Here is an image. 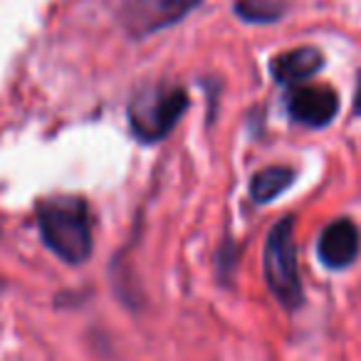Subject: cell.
<instances>
[{"label": "cell", "instance_id": "7a4b0ae2", "mask_svg": "<svg viewBox=\"0 0 361 361\" xmlns=\"http://www.w3.org/2000/svg\"><path fill=\"white\" fill-rule=\"evenodd\" d=\"M262 270H265L267 287L277 297V302L287 310H297L302 305V280L292 218H282L272 226L262 250Z\"/></svg>", "mask_w": 361, "mask_h": 361}, {"label": "cell", "instance_id": "277c9868", "mask_svg": "<svg viewBox=\"0 0 361 361\" xmlns=\"http://www.w3.org/2000/svg\"><path fill=\"white\" fill-rule=\"evenodd\" d=\"M198 3L201 0H129L124 8V23L131 35L146 37L183 20V16Z\"/></svg>", "mask_w": 361, "mask_h": 361}, {"label": "cell", "instance_id": "9c48e42d", "mask_svg": "<svg viewBox=\"0 0 361 361\" xmlns=\"http://www.w3.org/2000/svg\"><path fill=\"white\" fill-rule=\"evenodd\" d=\"M235 13L245 23H275L285 13V8L275 0H238Z\"/></svg>", "mask_w": 361, "mask_h": 361}, {"label": "cell", "instance_id": "30bf717a", "mask_svg": "<svg viewBox=\"0 0 361 361\" xmlns=\"http://www.w3.org/2000/svg\"><path fill=\"white\" fill-rule=\"evenodd\" d=\"M354 111H356V116H361V72H359V80H356V92H354Z\"/></svg>", "mask_w": 361, "mask_h": 361}, {"label": "cell", "instance_id": "52a82bcc", "mask_svg": "<svg viewBox=\"0 0 361 361\" xmlns=\"http://www.w3.org/2000/svg\"><path fill=\"white\" fill-rule=\"evenodd\" d=\"M324 65V57L317 47H295L272 60L270 70L277 85L302 87L310 77H314Z\"/></svg>", "mask_w": 361, "mask_h": 361}, {"label": "cell", "instance_id": "6da1fadb", "mask_svg": "<svg viewBox=\"0 0 361 361\" xmlns=\"http://www.w3.org/2000/svg\"><path fill=\"white\" fill-rule=\"evenodd\" d=\"M42 243L60 260L80 265L92 255V218L80 196H50L37 206Z\"/></svg>", "mask_w": 361, "mask_h": 361}, {"label": "cell", "instance_id": "ba28073f", "mask_svg": "<svg viewBox=\"0 0 361 361\" xmlns=\"http://www.w3.org/2000/svg\"><path fill=\"white\" fill-rule=\"evenodd\" d=\"M295 180V171L287 166H267V169L257 171L250 180V198L257 206L275 201L280 193H285Z\"/></svg>", "mask_w": 361, "mask_h": 361}, {"label": "cell", "instance_id": "5b68a950", "mask_svg": "<svg viewBox=\"0 0 361 361\" xmlns=\"http://www.w3.org/2000/svg\"><path fill=\"white\" fill-rule=\"evenodd\" d=\"M287 111L297 124L326 126L339 111V97L326 85H302L295 87L287 97Z\"/></svg>", "mask_w": 361, "mask_h": 361}, {"label": "cell", "instance_id": "3957f363", "mask_svg": "<svg viewBox=\"0 0 361 361\" xmlns=\"http://www.w3.org/2000/svg\"><path fill=\"white\" fill-rule=\"evenodd\" d=\"M186 109L188 94L183 87H149L129 104L131 134L144 144H156L169 136Z\"/></svg>", "mask_w": 361, "mask_h": 361}, {"label": "cell", "instance_id": "8992f818", "mask_svg": "<svg viewBox=\"0 0 361 361\" xmlns=\"http://www.w3.org/2000/svg\"><path fill=\"white\" fill-rule=\"evenodd\" d=\"M361 252V235L359 228L349 218L331 221L317 240V255L331 270H344L359 257Z\"/></svg>", "mask_w": 361, "mask_h": 361}]
</instances>
